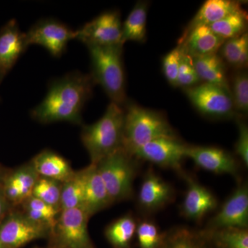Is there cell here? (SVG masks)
<instances>
[{"label": "cell", "instance_id": "6da1fadb", "mask_svg": "<svg viewBox=\"0 0 248 248\" xmlns=\"http://www.w3.org/2000/svg\"><path fill=\"white\" fill-rule=\"evenodd\" d=\"M95 85L91 75L69 73L53 81L44 100L31 111L34 120L42 124L65 122L80 125L86 102Z\"/></svg>", "mask_w": 248, "mask_h": 248}, {"label": "cell", "instance_id": "7a4b0ae2", "mask_svg": "<svg viewBox=\"0 0 248 248\" xmlns=\"http://www.w3.org/2000/svg\"><path fill=\"white\" fill-rule=\"evenodd\" d=\"M161 138H179L161 112L127 103L124 110L123 148L133 155L138 148Z\"/></svg>", "mask_w": 248, "mask_h": 248}, {"label": "cell", "instance_id": "3957f363", "mask_svg": "<svg viewBox=\"0 0 248 248\" xmlns=\"http://www.w3.org/2000/svg\"><path fill=\"white\" fill-rule=\"evenodd\" d=\"M124 109L110 102L104 115L95 123L84 125L81 140L89 153L91 164L123 148Z\"/></svg>", "mask_w": 248, "mask_h": 248}, {"label": "cell", "instance_id": "277c9868", "mask_svg": "<svg viewBox=\"0 0 248 248\" xmlns=\"http://www.w3.org/2000/svg\"><path fill=\"white\" fill-rule=\"evenodd\" d=\"M92 76L95 84L102 86L111 102L122 107L126 103L123 46H89Z\"/></svg>", "mask_w": 248, "mask_h": 248}, {"label": "cell", "instance_id": "5b68a950", "mask_svg": "<svg viewBox=\"0 0 248 248\" xmlns=\"http://www.w3.org/2000/svg\"><path fill=\"white\" fill-rule=\"evenodd\" d=\"M137 161L122 148L95 164L112 203L133 197L138 170Z\"/></svg>", "mask_w": 248, "mask_h": 248}, {"label": "cell", "instance_id": "8992f818", "mask_svg": "<svg viewBox=\"0 0 248 248\" xmlns=\"http://www.w3.org/2000/svg\"><path fill=\"white\" fill-rule=\"evenodd\" d=\"M91 217L79 208L61 210L49 236V247L95 248L88 231Z\"/></svg>", "mask_w": 248, "mask_h": 248}, {"label": "cell", "instance_id": "52a82bcc", "mask_svg": "<svg viewBox=\"0 0 248 248\" xmlns=\"http://www.w3.org/2000/svg\"><path fill=\"white\" fill-rule=\"evenodd\" d=\"M51 228L28 218L14 208L0 222V244L4 248H21L36 240L48 239Z\"/></svg>", "mask_w": 248, "mask_h": 248}, {"label": "cell", "instance_id": "ba28073f", "mask_svg": "<svg viewBox=\"0 0 248 248\" xmlns=\"http://www.w3.org/2000/svg\"><path fill=\"white\" fill-rule=\"evenodd\" d=\"M194 107L202 115L214 119H231L236 115L231 93L215 85L202 83L185 89Z\"/></svg>", "mask_w": 248, "mask_h": 248}, {"label": "cell", "instance_id": "9c48e42d", "mask_svg": "<svg viewBox=\"0 0 248 248\" xmlns=\"http://www.w3.org/2000/svg\"><path fill=\"white\" fill-rule=\"evenodd\" d=\"M122 24L117 11H108L76 31V40L86 46H115L122 43Z\"/></svg>", "mask_w": 248, "mask_h": 248}, {"label": "cell", "instance_id": "30bf717a", "mask_svg": "<svg viewBox=\"0 0 248 248\" xmlns=\"http://www.w3.org/2000/svg\"><path fill=\"white\" fill-rule=\"evenodd\" d=\"M187 147L179 138H161L138 148L132 156L163 169L174 170L181 174L184 172L182 164L187 158Z\"/></svg>", "mask_w": 248, "mask_h": 248}, {"label": "cell", "instance_id": "8fae6325", "mask_svg": "<svg viewBox=\"0 0 248 248\" xmlns=\"http://www.w3.org/2000/svg\"><path fill=\"white\" fill-rule=\"evenodd\" d=\"M248 227V186L240 182L221 208L208 221L204 229L208 231Z\"/></svg>", "mask_w": 248, "mask_h": 248}, {"label": "cell", "instance_id": "7c38bea8", "mask_svg": "<svg viewBox=\"0 0 248 248\" xmlns=\"http://www.w3.org/2000/svg\"><path fill=\"white\" fill-rule=\"evenodd\" d=\"M29 46L40 45L55 58H59L66 50L71 40H76V31L66 24L53 19L41 20L26 33Z\"/></svg>", "mask_w": 248, "mask_h": 248}, {"label": "cell", "instance_id": "4fadbf2b", "mask_svg": "<svg viewBox=\"0 0 248 248\" xmlns=\"http://www.w3.org/2000/svg\"><path fill=\"white\" fill-rule=\"evenodd\" d=\"M175 191L169 182L150 169L142 181L138 203L140 210L148 215L156 213L172 203Z\"/></svg>", "mask_w": 248, "mask_h": 248}, {"label": "cell", "instance_id": "5bb4252c", "mask_svg": "<svg viewBox=\"0 0 248 248\" xmlns=\"http://www.w3.org/2000/svg\"><path fill=\"white\" fill-rule=\"evenodd\" d=\"M186 157L196 166L217 174H230L239 179V164L237 159L226 150L214 146L187 147Z\"/></svg>", "mask_w": 248, "mask_h": 248}, {"label": "cell", "instance_id": "9a60e30c", "mask_svg": "<svg viewBox=\"0 0 248 248\" xmlns=\"http://www.w3.org/2000/svg\"><path fill=\"white\" fill-rule=\"evenodd\" d=\"M181 174L187 182V190L181 206V213L190 221H202L208 214L216 210L218 200L213 192L195 179L184 172Z\"/></svg>", "mask_w": 248, "mask_h": 248}, {"label": "cell", "instance_id": "2e32d148", "mask_svg": "<svg viewBox=\"0 0 248 248\" xmlns=\"http://www.w3.org/2000/svg\"><path fill=\"white\" fill-rule=\"evenodd\" d=\"M26 33L16 19H11L0 30V85L28 47Z\"/></svg>", "mask_w": 248, "mask_h": 248}, {"label": "cell", "instance_id": "e0dca14e", "mask_svg": "<svg viewBox=\"0 0 248 248\" xmlns=\"http://www.w3.org/2000/svg\"><path fill=\"white\" fill-rule=\"evenodd\" d=\"M39 177L31 161L8 171L1 186L6 200L13 208H18L32 196Z\"/></svg>", "mask_w": 248, "mask_h": 248}, {"label": "cell", "instance_id": "ac0fdd59", "mask_svg": "<svg viewBox=\"0 0 248 248\" xmlns=\"http://www.w3.org/2000/svg\"><path fill=\"white\" fill-rule=\"evenodd\" d=\"M224 42L209 26L203 25L184 32L178 46L183 53L195 58L217 54Z\"/></svg>", "mask_w": 248, "mask_h": 248}, {"label": "cell", "instance_id": "d6986e66", "mask_svg": "<svg viewBox=\"0 0 248 248\" xmlns=\"http://www.w3.org/2000/svg\"><path fill=\"white\" fill-rule=\"evenodd\" d=\"M84 195L82 208L92 217L112 204L95 164L85 168Z\"/></svg>", "mask_w": 248, "mask_h": 248}, {"label": "cell", "instance_id": "ffe728a7", "mask_svg": "<svg viewBox=\"0 0 248 248\" xmlns=\"http://www.w3.org/2000/svg\"><path fill=\"white\" fill-rule=\"evenodd\" d=\"M31 162L40 177L61 183L69 179L76 172L66 159L50 150L40 152Z\"/></svg>", "mask_w": 248, "mask_h": 248}, {"label": "cell", "instance_id": "44dd1931", "mask_svg": "<svg viewBox=\"0 0 248 248\" xmlns=\"http://www.w3.org/2000/svg\"><path fill=\"white\" fill-rule=\"evenodd\" d=\"M191 60L201 81L230 91L226 64L218 53L191 58Z\"/></svg>", "mask_w": 248, "mask_h": 248}, {"label": "cell", "instance_id": "7402d4cb", "mask_svg": "<svg viewBox=\"0 0 248 248\" xmlns=\"http://www.w3.org/2000/svg\"><path fill=\"white\" fill-rule=\"evenodd\" d=\"M243 9L239 1L231 0H208L205 1L184 32L199 26H210L221 20L228 15Z\"/></svg>", "mask_w": 248, "mask_h": 248}, {"label": "cell", "instance_id": "603a6c76", "mask_svg": "<svg viewBox=\"0 0 248 248\" xmlns=\"http://www.w3.org/2000/svg\"><path fill=\"white\" fill-rule=\"evenodd\" d=\"M160 248H213L203 230L174 227L164 232Z\"/></svg>", "mask_w": 248, "mask_h": 248}, {"label": "cell", "instance_id": "cb8c5ba5", "mask_svg": "<svg viewBox=\"0 0 248 248\" xmlns=\"http://www.w3.org/2000/svg\"><path fill=\"white\" fill-rule=\"evenodd\" d=\"M138 221L131 214L124 215L110 223L105 236L112 248H130L136 236Z\"/></svg>", "mask_w": 248, "mask_h": 248}, {"label": "cell", "instance_id": "d4e9b609", "mask_svg": "<svg viewBox=\"0 0 248 248\" xmlns=\"http://www.w3.org/2000/svg\"><path fill=\"white\" fill-rule=\"evenodd\" d=\"M148 3L139 1L122 24V43L128 41L143 43L146 40Z\"/></svg>", "mask_w": 248, "mask_h": 248}, {"label": "cell", "instance_id": "484cf974", "mask_svg": "<svg viewBox=\"0 0 248 248\" xmlns=\"http://www.w3.org/2000/svg\"><path fill=\"white\" fill-rule=\"evenodd\" d=\"M218 51L223 62L239 71L244 70L248 63V32L225 41Z\"/></svg>", "mask_w": 248, "mask_h": 248}, {"label": "cell", "instance_id": "4316f807", "mask_svg": "<svg viewBox=\"0 0 248 248\" xmlns=\"http://www.w3.org/2000/svg\"><path fill=\"white\" fill-rule=\"evenodd\" d=\"M209 27L223 40L239 37L247 32V13L244 9L238 10Z\"/></svg>", "mask_w": 248, "mask_h": 248}, {"label": "cell", "instance_id": "83f0119b", "mask_svg": "<svg viewBox=\"0 0 248 248\" xmlns=\"http://www.w3.org/2000/svg\"><path fill=\"white\" fill-rule=\"evenodd\" d=\"M85 170L76 171L66 182L62 183L60 209L82 208L84 195Z\"/></svg>", "mask_w": 248, "mask_h": 248}, {"label": "cell", "instance_id": "f1b7e54d", "mask_svg": "<svg viewBox=\"0 0 248 248\" xmlns=\"http://www.w3.org/2000/svg\"><path fill=\"white\" fill-rule=\"evenodd\" d=\"M213 248H248V229H203Z\"/></svg>", "mask_w": 248, "mask_h": 248}, {"label": "cell", "instance_id": "f546056e", "mask_svg": "<svg viewBox=\"0 0 248 248\" xmlns=\"http://www.w3.org/2000/svg\"><path fill=\"white\" fill-rule=\"evenodd\" d=\"M19 209L32 221L53 228L61 210L45 203L33 196L19 205Z\"/></svg>", "mask_w": 248, "mask_h": 248}, {"label": "cell", "instance_id": "4dcf8cb0", "mask_svg": "<svg viewBox=\"0 0 248 248\" xmlns=\"http://www.w3.org/2000/svg\"><path fill=\"white\" fill-rule=\"evenodd\" d=\"M62 183L48 178L39 177L32 196L54 208L60 209Z\"/></svg>", "mask_w": 248, "mask_h": 248}, {"label": "cell", "instance_id": "1f68e13d", "mask_svg": "<svg viewBox=\"0 0 248 248\" xmlns=\"http://www.w3.org/2000/svg\"><path fill=\"white\" fill-rule=\"evenodd\" d=\"M232 99L235 111L239 115H247L248 112V76L244 70L239 71L233 76L230 86Z\"/></svg>", "mask_w": 248, "mask_h": 248}, {"label": "cell", "instance_id": "d6a6232c", "mask_svg": "<svg viewBox=\"0 0 248 248\" xmlns=\"http://www.w3.org/2000/svg\"><path fill=\"white\" fill-rule=\"evenodd\" d=\"M164 236V232L154 221L144 219L138 222L135 238L140 248H160Z\"/></svg>", "mask_w": 248, "mask_h": 248}, {"label": "cell", "instance_id": "836d02e7", "mask_svg": "<svg viewBox=\"0 0 248 248\" xmlns=\"http://www.w3.org/2000/svg\"><path fill=\"white\" fill-rule=\"evenodd\" d=\"M201 80L196 72L192 60L183 53L180 66L178 72L177 86L184 89L193 87L200 84Z\"/></svg>", "mask_w": 248, "mask_h": 248}, {"label": "cell", "instance_id": "e575fe53", "mask_svg": "<svg viewBox=\"0 0 248 248\" xmlns=\"http://www.w3.org/2000/svg\"><path fill=\"white\" fill-rule=\"evenodd\" d=\"M183 52L179 46L171 50L163 60V72L169 84L177 86V79Z\"/></svg>", "mask_w": 248, "mask_h": 248}, {"label": "cell", "instance_id": "d590c367", "mask_svg": "<svg viewBox=\"0 0 248 248\" xmlns=\"http://www.w3.org/2000/svg\"><path fill=\"white\" fill-rule=\"evenodd\" d=\"M239 135L235 143V153L241 159L245 167L248 166V127L244 121L238 118Z\"/></svg>", "mask_w": 248, "mask_h": 248}, {"label": "cell", "instance_id": "8d00e7d4", "mask_svg": "<svg viewBox=\"0 0 248 248\" xmlns=\"http://www.w3.org/2000/svg\"><path fill=\"white\" fill-rule=\"evenodd\" d=\"M13 208L5 197L2 186H0V222Z\"/></svg>", "mask_w": 248, "mask_h": 248}, {"label": "cell", "instance_id": "74e56055", "mask_svg": "<svg viewBox=\"0 0 248 248\" xmlns=\"http://www.w3.org/2000/svg\"><path fill=\"white\" fill-rule=\"evenodd\" d=\"M7 172L8 171L0 165V186L2 184L3 181H4L5 176H6Z\"/></svg>", "mask_w": 248, "mask_h": 248}, {"label": "cell", "instance_id": "f35d334b", "mask_svg": "<svg viewBox=\"0 0 248 248\" xmlns=\"http://www.w3.org/2000/svg\"><path fill=\"white\" fill-rule=\"evenodd\" d=\"M52 248V247H49V246H47V247H46V248Z\"/></svg>", "mask_w": 248, "mask_h": 248}, {"label": "cell", "instance_id": "ab89813d", "mask_svg": "<svg viewBox=\"0 0 248 248\" xmlns=\"http://www.w3.org/2000/svg\"><path fill=\"white\" fill-rule=\"evenodd\" d=\"M0 248H4L2 246H1V244H0Z\"/></svg>", "mask_w": 248, "mask_h": 248}]
</instances>
